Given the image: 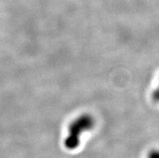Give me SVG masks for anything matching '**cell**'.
Returning a JSON list of instances; mask_svg holds the SVG:
<instances>
[{
    "instance_id": "obj_2",
    "label": "cell",
    "mask_w": 159,
    "mask_h": 158,
    "mask_svg": "<svg viewBox=\"0 0 159 158\" xmlns=\"http://www.w3.org/2000/svg\"><path fill=\"white\" fill-rule=\"evenodd\" d=\"M152 98L155 102H159V87L153 91L152 94Z\"/></svg>"
},
{
    "instance_id": "obj_1",
    "label": "cell",
    "mask_w": 159,
    "mask_h": 158,
    "mask_svg": "<svg viewBox=\"0 0 159 158\" xmlns=\"http://www.w3.org/2000/svg\"><path fill=\"white\" fill-rule=\"evenodd\" d=\"M95 125V120L88 114H83L75 120L69 127V133L65 140V146L74 150L79 145L80 136L83 132L90 130Z\"/></svg>"
},
{
    "instance_id": "obj_3",
    "label": "cell",
    "mask_w": 159,
    "mask_h": 158,
    "mask_svg": "<svg viewBox=\"0 0 159 158\" xmlns=\"http://www.w3.org/2000/svg\"><path fill=\"white\" fill-rule=\"evenodd\" d=\"M148 158H159V151L153 150L149 153Z\"/></svg>"
}]
</instances>
